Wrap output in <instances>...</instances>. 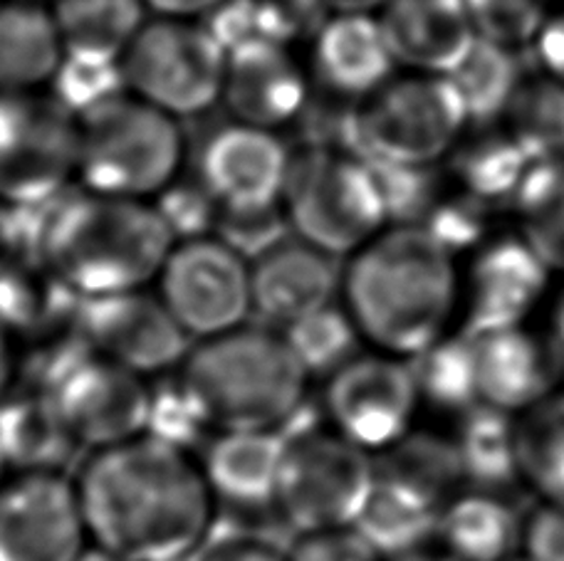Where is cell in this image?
I'll return each mask as SVG.
<instances>
[{
    "mask_svg": "<svg viewBox=\"0 0 564 561\" xmlns=\"http://www.w3.org/2000/svg\"><path fill=\"white\" fill-rule=\"evenodd\" d=\"M375 172L381 200H384L389 223L394 226H419L421 216L436 206V190L429 176V168L411 166H381L369 164Z\"/></svg>",
    "mask_w": 564,
    "mask_h": 561,
    "instance_id": "39",
    "label": "cell"
},
{
    "mask_svg": "<svg viewBox=\"0 0 564 561\" xmlns=\"http://www.w3.org/2000/svg\"><path fill=\"white\" fill-rule=\"evenodd\" d=\"M77 561H122V559H117V557H112V554L102 552V549H97V547L89 544V547L85 549V552L79 554Z\"/></svg>",
    "mask_w": 564,
    "mask_h": 561,
    "instance_id": "49",
    "label": "cell"
},
{
    "mask_svg": "<svg viewBox=\"0 0 564 561\" xmlns=\"http://www.w3.org/2000/svg\"><path fill=\"white\" fill-rule=\"evenodd\" d=\"M520 544L528 561H564V509L545 505L532 513L522 527Z\"/></svg>",
    "mask_w": 564,
    "mask_h": 561,
    "instance_id": "41",
    "label": "cell"
},
{
    "mask_svg": "<svg viewBox=\"0 0 564 561\" xmlns=\"http://www.w3.org/2000/svg\"><path fill=\"white\" fill-rule=\"evenodd\" d=\"M451 154V176L456 178L463 196L486 206L516 198L522 176L530 168L525 154L506 129L486 132L468 142L460 139Z\"/></svg>",
    "mask_w": 564,
    "mask_h": 561,
    "instance_id": "32",
    "label": "cell"
},
{
    "mask_svg": "<svg viewBox=\"0 0 564 561\" xmlns=\"http://www.w3.org/2000/svg\"><path fill=\"white\" fill-rule=\"evenodd\" d=\"M156 285L161 305L191 342L234 332L253 312L248 257L216 235L174 243Z\"/></svg>",
    "mask_w": 564,
    "mask_h": 561,
    "instance_id": "11",
    "label": "cell"
},
{
    "mask_svg": "<svg viewBox=\"0 0 564 561\" xmlns=\"http://www.w3.org/2000/svg\"><path fill=\"white\" fill-rule=\"evenodd\" d=\"M502 119L530 164L564 158V85L557 79H522Z\"/></svg>",
    "mask_w": 564,
    "mask_h": 561,
    "instance_id": "34",
    "label": "cell"
},
{
    "mask_svg": "<svg viewBox=\"0 0 564 561\" xmlns=\"http://www.w3.org/2000/svg\"><path fill=\"white\" fill-rule=\"evenodd\" d=\"M0 448L8 468L63 470L65 458L77 443L50 406L43 391L25 398H6L0 404Z\"/></svg>",
    "mask_w": 564,
    "mask_h": 561,
    "instance_id": "28",
    "label": "cell"
},
{
    "mask_svg": "<svg viewBox=\"0 0 564 561\" xmlns=\"http://www.w3.org/2000/svg\"><path fill=\"white\" fill-rule=\"evenodd\" d=\"M226 55V45L200 20L149 15L117 73L129 95L181 122L220 102Z\"/></svg>",
    "mask_w": 564,
    "mask_h": 561,
    "instance_id": "8",
    "label": "cell"
},
{
    "mask_svg": "<svg viewBox=\"0 0 564 561\" xmlns=\"http://www.w3.org/2000/svg\"><path fill=\"white\" fill-rule=\"evenodd\" d=\"M292 152L278 132L228 124L210 134L198 156L204 196L228 218H256L282 208Z\"/></svg>",
    "mask_w": 564,
    "mask_h": 561,
    "instance_id": "15",
    "label": "cell"
},
{
    "mask_svg": "<svg viewBox=\"0 0 564 561\" xmlns=\"http://www.w3.org/2000/svg\"><path fill=\"white\" fill-rule=\"evenodd\" d=\"M282 216L292 235L332 257L355 255L389 228L371 166L329 146L292 154Z\"/></svg>",
    "mask_w": 564,
    "mask_h": 561,
    "instance_id": "7",
    "label": "cell"
},
{
    "mask_svg": "<svg viewBox=\"0 0 564 561\" xmlns=\"http://www.w3.org/2000/svg\"><path fill=\"white\" fill-rule=\"evenodd\" d=\"M476 354L478 404L506 410H530L552 394L555 364L538 337L525 327L470 339Z\"/></svg>",
    "mask_w": 564,
    "mask_h": 561,
    "instance_id": "22",
    "label": "cell"
},
{
    "mask_svg": "<svg viewBox=\"0 0 564 561\" xmlns=\"http://www.w3.org/2000/svg\"><path fill=\"white\" fill-rule=\"evenodd\" d=\"M87 547L75 477L18 470L0 483V561H77Z\"/></svg>",
    "mask_w": 564,
    "mask_h": 561,
    "instance_id": "13",
    "label": "cell"
},
{
    "mask_svg": "<svg viewBox=\"0 0 564 561\" xmlns=\"http://www.w3.org/2000/svg\"><path fill=\"white\" fill-rule=\"evenodd\" d=\"M77 112L37 92H0V204L30 208L75 182Z\"/></svg>",
    "mask_w": 564,
    "mask_h": 561,
    "instance_id": "9",
    "label": "cell"
},
{
    "mask_svg": "<svg viewBox=\"0 0 564 561\" xmlns=\"http://www.w3.org/2000/svg\"><path fill=\"white\" fill-rule=\"evenodd\" d=\"M460 97L438 75H399L355 107L347 119V152L367 164L429 168L466 136Z\"/></svg>",
    "mask_w": 564,
    "mask_h": 561,
    "instance_id": "6",
    "label": "cell"
},
{
    "mask_svg": "<svg viewBox=\"0 0 564 561\" xmlns=\"http://www.w3.org/2000/svg\"><path fill=\"white\" fill-rule=\"evenodd\" d=\"M325 406L341 436L361 450H381L409 436L419 388L404 359L355 356L329 376Z\"/></svg>",
    "mask_w": 564,
    "mask_h": 561,
    "instance_id": "14",
    "label": "cell"
},
{
    "mask_svg": "<svg viewBox=\"0 0 564 561\" xmlns=\"http://www.w3.org/2000/svg\"><path fill=\"white\" fill-rule=\"evenodd\" d=\"M441 503L406 480L377 473L367 503L351 529L379 557L414 554L436 537Z\"/></svg>",
    "mask_w": 564,
    "mask_h": 561,
    "instance_id": "25",
    "label": "cell"
},
{
    "mask_svg": "<svg viewBox=\"0 0 564 561\" xmlns=\"http://www.w3.org/2000/svg\"><path fill=\"white\" fill-rule=\"evenodd\" d=\"M63 65V40L50 6L0 0V92H37Z\"/></svg>",
    "mask_w": 564,
    "mask_h": 561,
    "instance_id": "24",
    "label": "cell"
},
{
    "mask_svg": "<svg viewBox=\"0 0 564 561\" xmlns=\"http://www.w3.org/2000/svg\"><path fill=\"white\" fill-rule=\"evenodd\" d=\"M516 561H528V559H516Z\"/></svg>",
    "mask_w": 564,
    "mask_h": 561,
    "instance_id": "51",
    "label": "cell"
},
{
    "mask_svg": "<svg viewBox=\"0 0 564 561\" xmlns=\"http://www.w3.org/2000/svg\"><path fill=\"white\" fill-rule=\"evenodd\" d=\"M307 97V75L288 43L250 35L228 47L220 102L234 122L275 132L302 114Z\"/></svg>",
    "mask_w": 564,
    "mask_h": 561,
    "instance_id": "18",
    "label": "cell"
},
{
    "mask_svg": "<svg viewBox=\"0 0 564 561\" xmlns=\"http://www.w3.org/2000/svg\"><path fill=\"white\" fill-rule=\"evenodd\" d=\"M307 376H332L357 356L359 332L347 309L329 305L282 329Z\"/></svg>",
    "mask_w": 564,
    "mask_h": 561,
    "instance_id": "36",
    "label": "cell"
},
{
    "mask_svg": "<svg viewBox=\"0 0 564 561\" xmlns=\"http://www.w3.org/2000/svg\"><path fill=\"white\" fill-rule=\"evenodd\" d=\"M37 3H43V0H37Z\"/></svg>",
    "mask_w": 564,
    "mask_h": 561,
    "instance_id": "52",
    "label": "cell"
},
{
    "mask_svg": "<svg viewBox=\"0 0 564 561\" xmlns=\"http://www.w3.org/2000/svg\"><path fill=\"white\" fill-rule=\"evenodd\" d=\"M512 208L520 238L550 273L564 275V158L530 164Z\"/></svg>",
    "mask_w": 564,
    "mask_h": 561,
    "instance_id": "30",
    "label": "cell"
},
{
    "mask_svg": "<svg viewBox=\"0 0 564 561\" xmlns=\"http://www.w3.org/2000/svg\"><path fill=\"white\" fill-rule=\"evenodd\" d=\"M547 352H550L552 364H555L557 372L564 374V295L555 302V309H552Z\"/></svg>",
    "mask_w": 564,
    "mask_h": 561,
    "instance_id": "45",
    "label": "cell"
},
{
    "mask_svg": "<svg viewBox=\"0 0 564 561\" xmlns=\"http://www.w3.org/2000/svg\"><path fill=\"white\" fill-rule=\"evenodd\" d=\"M288 561H381V557L347 527L302 535L292 544Z\"/></svg>",
    "mask_w": 564,
    "mask_h": 561,
    "instance_id": "40",
    "label": "cell"
},
{
    "mask_svg": "<svg viewBox=\"0 0 564 561\" xmlns=\"http://www.w3.org/2000/svg\"><path fill=\"white\" fill-rule=\"evenodd\" d=\"M345 309L381 354L414 359L446 337L460 312V273L423 226H391L349 255Z\"/></svg>",
    "mask_w": 564,
    "mask_h": 561,
    "instance_id": "2",
    "label": "cell"
},
{
    "mask_svg": "<svg viewBox=\"0 0 564 561\" xmlns=\"http://www.w3.org/2000/svg\"><path fill=\"white\" fill-rule=\"evenodd\" d=\"M186 142L178 119L127 89L77 112L75 182L97 196L149 200L176 182Z\"/></svg>",
    "mask_w": 564,
    "mask_h": 561,
    "instance_id": "5",
    "label": "cell"
},
{
    "mask_svg": "<svg viewBox=\"0 0 564 561\" xmlns=\"http://www.w3.org/2000/svg\"><path fill=\"white\" fill-rule=\"evenodd\" d=\"M288 438L278 430H218L198 460L210 493L228 503H275Z\"/></svg>",
    "mask_w": 564,
    "mask_h": 561,
    "instance_id": "23",
    "label": "cell"
},
{
    "mask_svg": "<svg viewBox=\"0 0 564 561\" xmlns=\"http://www.w3.org/2000/svg\"><path fill=\"white\" fill-rule=\"evenodd\" d=\"M15 378V356H13V344H10L8 327L0 322V404L10 396V386H13Z\"/></svg>",
    "mask_w": 564,
    "mask_h": 561,
    "instance_id": "46",
    "label": "cell"
},
{
    "mask_svg": "<svg viewBox=\"0 0 564 561\" xmlns=\"http://www.w3.org/2000/svg\"><path fill=\"white\" fill-rule=\"evenodd\" d=\"M228 0H144L149 15L178 18V20H200L216 13Z\"/></svg>",
    "mask_w": 564,
    "mask_h": 561,
    "instance_id": "44",
    "label": "cell"
},
{
    "mask_svg": "<svg viewBox=\"0 0 564 561\" xmlns=\"http://www.w3.org/2000/svg\"><path fill=\"white\" fill-rule=\"evenodd\" d=\"M65 63L117 67L141 25L149 20L144 0H53Z\"/></svg>",
    "mask_w": 564,
    "mask_h": 561,
    "instance_id": "26",
    "label": "cell"
},
{
    "mask_svg": "<svg viewBox=\"0 0 564 561\" xmlns=\"http://www.w3.org/2000/svg\"><path fill=\"white\" fill-rule=\"evenodd\" d=\"M535 50L545 77L564 85V10L552 13L535 37Z\"/></svg>",
    "mask_w": 564,
    "mask_h": 561,
    "instance_id": "42",
    "label": "cell"
},
{
    "mask_svg": "<svg viewBox=\"0 0 564 561\" xmlns=\"http://www.w3.org/2000/svg\"><path fill=\"white\" fill-rule=\"evenodd\" d=\"M176 243L169 220L149 200L65 198L40 233V253L59 283L83 299L147 289Z\"/></svg>",
    "mask_w": 564,
    "mask_h": 561,
    "instance_id": "3",
    "label": "cell"
},
{
    "mask_svg": "<svg viewBox=\"0 0 564 561\" xmlns=\"http://www.w3.org/2000/svg\"><path fill=\"white\" fill-rule=\"evenodd\" d=\"M391 561H458V559H453L446 552H426V549H419V552H414V554H406V557H399Z\"/></svg>",
    "mask_w": 564,
    "mask_h": 561,
    "instance_id": "48",
    "label": "cell"
},
{
    "mask_svg": "<svg viewBox=\"0 0 564 561\" xmlns=\"http://www.w3.org/2000/svg\"><path fill=\"white\" fill-rule=\"evenodd\" d=\"M196 561H288V554H280L275 547L258 539H226Z\"/></svg>",
    "mask_w": 564,
    "mask_h": 561,
    "instance_id": "43",
    "label": "cell"
},
{
    "mask_svg": "<svg viewBox=\"0 0 564 561\" xmlns=\"http://www.w3.org/2000/svg\"><path fill=\"white\" fill-rule=\"evenodd\" d=\"M456 453L463 477L486 490H502L520 477L518 420L506 410L476 404L460 418Z\"/></svg>",
    "mask_w": 564,
    "mask_h": 561,
    "instance_id": "29",
    "label": "cell"
},
{
    "mask_svg": "<svg viewBox=\"0 0 564 561\" xmlns=\"http://www.w3.org/2000/svg\"><path fill=\"white\" fill-rule=\"evenodd\" d=\"M341 287L335 257L302 240H282L250 263L253 312L282 329L332 305Z\"/></svg>",
    "mask_w": 564,
    "mask_h": 561,
    "instance_id": "20",
    "label": "cell"
},
{
    "mask_svg": "<svg viewBox=\"0 0 564 561\" xmlns=\"http://www.w3.org/2000/svg\"><path fill=\"white\" fill-rule=\"evenodd\" d=\"M75 485L89 544L122 561H188L214 522L198 460L149 433L93 450Z\"/></svg>",
    "mask_w": 564,
    "mask_h": 561,
    "instance_id": "1",
    "label": "cell"
},
{
    "mask_svg": "<svg viewBox=\"0 0 564 561\" xmlns=\"http://www.w3.org/2000/svg\"><path fill=\"white\" fill-rule=\"evenodd\" d=\"M43 394L77 448H89V453L147 433L151 408L147 378L93 349L53 366Z\"/></svg>",
    "mask_w": 564,
    "mask_h": 561,
    "instance_id": "12",
    "label": "cell"
},
{
    "mask_svg": "<svg viewBox=\"0 0 564 561\" xmlns=\"http://www.w3.org/2000/svg\"><path fill=\"white\" fill-rule=\"evenodd\" d=\"M377 470L367 450L341 436L305 430L288 438L275 505L302 535L355 525Z\"/></svg>",
    "mask_w": 564,
    "mask_h": 561,
    "instance_id": "10",
    "label": "cell"
},
{
    "mask_svg": "<svg viewBox=\"0 0 564 561\" xmlns=\"http://www.w3.org/2000/svg\"><path fill=\"white\" fill-rule=\"evenodd\" d=\"M79 329L95 354L141 378L178 369L194 344L147 289L85 299Z\"/></svg>",
    "mask_w": 564,
    "mask_h": 561,
    "instance_id": "16",
    "label": "cell"
},
{
    "mask_svg": "<svg viewBox=\"0 0 564 561\" xmlns=\"http://www.w3.org/2000/svg\"><path fill=\"white\" fill-rule=\"evenodd\" d=\"M307 378L285 337L243 324L191 344L176 384L206 428L278 430L300 410Z\"/></svg>",
    "mask_w": 564,
    "mask_h": 561,
    "instance_id": "4",
    "label": "cell"
},
{
    "mask_svg": "<svg viewBox=\"0 0 564 561\" xmlns=\"http://www.w3.org/2000/svg\"><path fill=\"white\" fill-rule=\"evenodd\" d=\"M476 35L516 50L535 43L552 15V0H466Z\"/></svg>",
    "mask_w": 564,
    "mask_h": 561,
    "instance_id": "38",
    "label": "cell"
},
{
    "mask_svg": "<svg viewBox=\"0 0 564 561\" xmlns=\"http://www.w3.org/2000/svg\"><path fill=\"white\" fill-rule=\"evenodd\" d=\"M520 477L564 509V391L542 398L518 420Z\"/></svg>",
    "mask_w": 564,
    "mask_h": 561,
    "instance_id": "33",
    "label": "cell"
},
{
    "mask_svg": "<svg viewBox=\"0 0 564 561\" xmlns=\"http://www.w3.org/2000/svg\"><path fill=\"white\" fill-rule=\"evenodd\" d=\"M8 460H6V455H3V448H0V483H3V480L8 477Z\"/></svg>",
    "mask_w": 564,
    "mask_h": 561,
    "instance_id": "50",
    "label": "cell"
},
{
    "mask_svg": "<svg viewBox=\"0 0 564 561\" xmlns=\"http://www.w3.org/2000/svg\"><path fill=\"white\" fill-rule=\"evenodd\" d=\"M332 13H379L389 0H317Z\"/></svg>",
    "mask_w": 564,
    "mask_h": 561,
    "instance_id": "47",
    "label": "cell"
},
{
    "mask_svg": "<svg viewBox=\"0 0 564 561\" xmlns=\"http://www.w3.org/2000/svg\"><path fill=\"white\" fill-rule=\"evenodd\" d=\"M448 82L460 97L468 124L488 127L506 117L522 85L516 50L478 37L470 53L453 69Z\"/></svg>",
    "mask_w": 564,
    "mask_h": 561,
    "instance_id": "31",
    "label": "cell"
},
{
    "mask_svg": "<svg viewBox=\"0 0 564 561\" xmlns=\"http://www.w3.org/2000/svg\"><path fill=\"white\" fill-rule=\"evenodd\" d=\"M550 275L520 235L482 243L473 253L466 277H460V334L476 339L525 327L547 295Z\"/></svg>",
    "mask_w": 564,
    "mask_h": 561,
    "instance_id": "17",
    "label": "cell"
},
{
    "mask_svg": "<svg viewBox=\"0 0 564 561\" xmlns=\"http://www.w3.org/2000/svg\"><path fill=\"white\" fill-rule=\"evenodd\" d=\"M436 537L458 561H508L520 544L522 525L506 499L473 493L441 509Z\"/></svg>",
    "mask_w": 564,
    "mask_h": 561,
    "instance_id": "27",
    "label": "cell"
},
{
    "mask_svg": "<svg viewBox=\"0 0 564 561\" xmlns=\"http://www.w3.org/2000/svg\"><path fill=\"white\" fill-rule=\"evenodd\" d=\"M414 359L411 372L416 378L419 398L460 416L478 404L476 354L468 337H443Z\"/></svg>",
    "mask_w": 564,
    "mask_h": 561,
    "instance_id": "35",
    "label": "cell"
},
{
    "mask_svg": "<svg viewBox=\"0 0 564 561\" xmlns=\"http://www.w3.org/2000/svg\"><path fill=\"white\" fill-rule=\"evenodd\" d=\"M394 65L446 77L476 45L466 0H389L377 13Z\"/></svg>",
    "mask_w": 564,
    "mask_h": 561,
    "instance_id": "19",
    "label": "cell"
},
{
    "mask_svg": "<svg viewBox=\"0 0 564 561\" xmlns=\"http://www.w3.org/2000/svg\"><path fill=\"white\" fill-rule=\"evenodd\" d=\"M387 455L381 473L406 480L423 493L436 497L438 503L463 477L456 443L438 436H404L389 448Z\"/></svg>",
    "mask_w": 564,
    "mask_h": 561,
    "instance_id": "37",
    "label": "cell"
},
{
    "mask_svg": "<svg viewBox=\"0 0 564 561\" xmlns=\"http://www.w3.org/2000/svg\"><path fill=\"white\" fill-rule=\"evenodd\" d=\"M312 69L332 95L367 99L394 77L377 13H332L312 37Z\"/></svg>",
    "mask_w": 564,
    "mask_h": 561,
    "instance_id": "21",
    "label": "cell"
}]
</instances>
